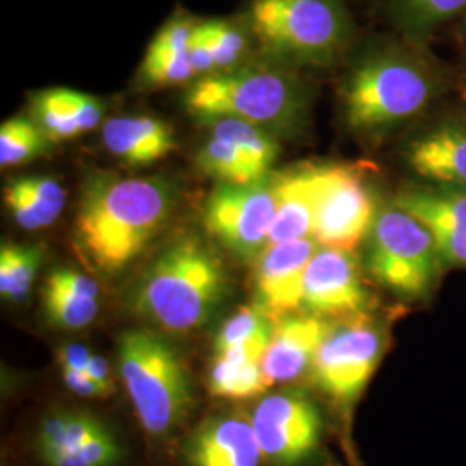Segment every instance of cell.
I'll use <instances>...</instances> for the list:
<instances>
[{
    "label": "cell",
    "mask_w": 466,
    "mask_h": 466,
    "mask_svg": "<svg viewBox=\"0 0 466 466\" xmlns=\"http://www.w3.org/2000/svg\"><path fill=\"white\" fill-rule=\"evenodd\" d=\"M208 382L209 392L223 400H249L273 385L263 370V363L235 365L221 356L215 358Z\"/></svg>",
    "instance_id": "obj_24"
},
{
    "label": "cell",
    "mask_w": 466,
    "mask_h": 466,
    "mask_svg": "<svg viewBox=\"0 0 466 466\" xmlns=\"http://www.w3.org/2000/svg\"><path fill=\"white\" fill-rule=\"evenodd\" d=\"M185 466H267L252 421L242 413L208 418L185 439Z\"/></svg>",
    "instance_id": "obj_15"
},
{
    "label": "cell",
    "mask_w": 466,
    "mask_h": 466,
    "mask_svg": "<svg viewBox=\"0 0 466 466\" xmlns=\"http://www.w3.org/2000/svg\"><path fill=\"white\" fill-rule=\"evenodd\" d=\"M209 134L230 142L259 178H267L268 169L277 161L280 146L268 130L242 119L221 117L206 123Z\"/></svg>",
    "instance_id": "obj_21"
},
{
    "label": "cell",
    "mask_w": 466,
    "mask_h": 466,
    "mask_svg": "<svg viewBox=\"0 0 466 466\" xmlns=\"http://www.w3.org/2000/svg\"><path fill=\"white\" fill-rule=\"evenodd\" d=\"M35 121L50 142H63L80 137L76 117V90L49 88L35 94L32 99Z\"/></svg>",
    "instance_id": "obj_23"
},
{
    "label": "cell",
    "mask_w": 466,
    "mask_h": 466,
    "mask_svg": "<svg viewBox=\"0 0 466 466\" xmlns=\"http://www.w3.org/2000/svg\"><path fill=\"white\" fill-rule=\"evenodd\" d=\"M90 358H92V352L86 350L84 344H78V342H71L57 350V361L61 365V370L86 371Z\"/></svg>",
    "instance_id": "obj_36"
},
{
    "label": "cell",
    "mask_w": 466,
    "mask_h": 466,
    "mask_svg": "<svg viewBox=\"0 0 466 466\" xmlns=\"http://www.w3.org/2000/svg\"><path fill=\"white\" fill-rule=\"evenodd\" d=\"M52 282L63 285L67 290H71L73 294L85 298V299H97L99 298V285L90 279L88 275L69 269V268H59L54 269L47 277Z\"/></svg>",
    "instance_id": "obj_34"
},
{
    "label": "cell",
    "mask_w": 466,
    "mask_h": 466,
    "mask_svg": "<svg viewBox=\"0 0 466 466\" xmlns=\"http://www.w3.org/2000/svg\"><path fill=\"white\" fill-rule=\"evenodd\" d=\"M188 61L194 69L196 76H209L217 73L215 66V56L209 44V36L206 32L204 23H198L188 44Z\"/></svg>",
    "instance_id": "obj_33"
},
{
    "label": "cell",
    "mask_w": 466,
    "mask_h": 466,
    "mask_svg": "<svg viewBox=\"0 0 466 466\" xmlns=\"http://www.w3.org/2000/svg\"><path fill=\"white\" fill-rule=\"evenodd\" d=\"M106 149L128 167H149L177 149L171 127L159 117H111L102 127Z\"/></svg>",
    "instance_id": "obj_19"
},
{
    "label": "cell",
    "mask_w": 466,
    "mask_h": 466,
    "mask_svg": "<svg viewBox=\"0 0 466 466\" xmlns=\"http://www.w3.org/2000/svg\"><path fill=\"white\" fill-rule=\"evenodd\" d=\"M86 373L90 375V379H92L94 382L99 385L100 389H102V392L106 394V398L113 394L115 383H113V379H111L109 365H107V361H106L104 358L92 354L90 363H88V367H86Z\"/></svg>",
    "instance_id": "obj_37"
},
{
    "label": "cell",
    "mask_w": 466,
    "mask_h": 466,
    "mask_svg": "<svg viewBox=\"0 0 466 466\" xmlns=\"http://www.w3.org/2000/svg\"><path fill=\"white\" fill-rule=\"evenodd\" d=\"M250 26L271 54L309 66L335 63L352 32L342 0H254Z\"/></svg>",
    "instance_id": "obj_6"
},
{
    "label": "cell",
    "mask_w": 466,
    "mask_h": 466,
    "mask_svg": "<svg viewBox=\"0 0 466 466\" xmlns=\"http://www.w3.org/2000/svg\"><path fill=\"white\" fill-rule=\"evenodd\" d=\"M277 211L275 177L248 185L219 184L204 208V227L242 259L259 258Z\"/></svg>",
    "instance_id": "obj_9"
},
{
    "label": "cell",
    "mask_w": 466,
    "mask_h": 466,
    "mask_svg": "<svg viewBox=\"0 0 466 466\" xmlns=\"http://www.w3.org/2000/svg\"><path fill=\"white\" fill-rule=\"evenodd\" d=\"M196 23L187 15L167 21L150 42L140 67L142 82L152 88L188 84L196 78L188 61V44Z\"/></svg>",
    "instance_id": "obj_20"
},
{
    "label": "cell",
    "mask_w": 466,
    "mask_h": 466,
    "mask_svg": "<svg viewBox=\"0 0 466 466\" xmlns=\"http://www.w3.org/2000/svg\"><path fill=\"white\" fill-rule=\"evenodd\" d=\"M63 380L71 392L80 398H106L97 383L90 379L86 371H73V370H61Z\"/></svg>",
    "instance_id": "obj_35"
},
{
    "label": "cell",
    "mask_w": 466,
    "mask_h": 466,
    "mask_svg": "<svg viewBox=\"0 0 466 466\" xmlns=\"http://www.w3.org/2000/svg\"><path fill=\"white\" fill-rule=\"evenodd\" d=\"M318 167H298L275 177L277 211L268 246L313 237L318 204Z\"/></svg>",
    "instance_id": "obj_18"
},
{
    "label": "cell",
    "mask_w": 466,
    "mask_h": 466,
    "mask_svg": "<svg viewBox=\"0 0 466 466\" xmlns=\"http://www.w3.org/2000/svg\"><path fill=\"white\" fill-rule=\"evenodd\" d=\"M173 206V187L163 178L90 177L75 218L76 240L97 269L116 273L165 228Z\"/></svg>",
    "instance_id": "obj_1"
},
{
    "label": "cell",
    "mask_w": 466,
    "mask_h": 466,
    "mask_svg": "<svg viewBox=\"0 0 466 466\" xmlns=\"http://www.w3.org/2000/svg\"><path fill=\"white\" fill-rule=\"evenodd\" d=\"M198 165L219 184L248 185L263 180L230 142L213 135L198 152Z\"/></svg>",
    "instance_id": "obj_27"
},
{
    "label": "cell",
    "mask_w": 466,
    "mask_h": 466,
    "mask_svg": "<svg viewBox=\"0 0 466 466\" xmlns=\"http://www.w3.org/2000/svg\"><path fill=\"white\" fill-rule=\"evenodd\" d=\"M444 82L423 46L371 50L350 69L342 88L346 121L358 134L389 132L421 115L442 94Z\"/></svg>",
    "instance_id": "obj_2"
},
{
    "label": "cell",
    "mask_w": 466,
    "mask_h": 466,
    "mask_svg": "<svg viewBox=\"0 0 466 466\" xmlns=\"http://www.w3.org/2000/svg\"><path fill=\"white\" fill-rule=\"evenodd\" d=\"M383 350L380 329L354 321L333 329L318 350L313 363L315 382L346 417L380 365Z\"/></svg>",
    "instance_id": "obj_10"
},
{
    "label": "cell",
    "mask_w": 466,
    "mask_h": 466,
    "mask_svg": "<svg viewBox=\"0 0 466 466\" xmlns=\"http://www.w3.org/2000/svg\"><path fill=\"white\" fill-rule=\"evenodd\" d=\"M117 360L142 431L154 439L177 432L194 404L190 375L177 350L159 333L137 329L121 333Z\"/></svg>",
    "instance_id": "obj_5"
},
{
    "label": "cell",
    "mask_w": 466,
    "mask_h": 466,
    "mask_svg": "<svg viewBox=\"0 0 466 466\" xmlns=\"http://www.w3.org/2000/svg\"><path fill=\"white\" fill-rule=\"evenodd\" d=\"M394 202L431 228L446 265L466 268V188L450 185L406 188Z\"/></svg>",
    "instance_id": "obj_14"
},
{
    "label": "cell",
    "mask_w": 466,
    "mask_h": 466,
    "mask_svg": "<svg viewBox=\"0 0 466 466\" xmlns=\"http://www.w3.org/2000/svg\"><path fill=\"white\" fill-rule=\"evenodd\" d=\"M308 86L290 69L235 67L200 78L185 94V107L202 123L242 119L265 130L299 128L309 113Z\"/></svg>",
    "instance_id": "obj_4"
},
{
    "label": "cell",
    "mask_w": 466,
    "mask_h": 466,
    "mask_svg": "<svg viewBox=\"0 0 466 466\" xmlns=\"http://www.w3.org/2000/svg\"><path fill=\"white\" fill-rule=\"evenodd\" d=\"M410 167L433 185L466 188V125L446 121L408 146Z\"/></svg>",
    "instance_id": "obj_17"
},
{
    "label": "cell",
    "mask_w": 466,
    "mask_h": 466,
    "mask_svg": "<svg viewBox=\"0 0 466 466\" xmlns=\"http://www.w3.org/2000/svg\"><path fill=\"white\" fill-rule=\"evenodd\" d=\"M370 292L352 252L321 248L304 280L302 308L319 318L360 317L370 308Z\"/></svg>",
    "instance_id": "obj_12"
},
{
    "label": "cell",
    "mask_w": 466,
    "mask_h": 466,
    "mask_svg": "<svg viewBox=\"0 0 466 466\" xmlns=\"http://www.w3.org/2000/svg\"><path fill=\"white\" fill-rule=\"evenodd\" d=\"M273 319L261 309V306L240 308L235 315L228 318L215 339V352L223 354L238 344H244L252 339L269 335L273 332Z\"/></svg>",
    "instance_id": "obj_29"
},
{
    "label": "cell",
    "mask_w": 466,
    "mask_h": 466,
    "mask_svg": "<svg viewBox=\"0 0 466 466\" xmlns=\"http://www.w3.org/2000/svg\"><path fill=\"white\" fill-rule=\"evenodd\" d=\"M49 144L36 121L26 116L11 117L0 127V167L25 165L46 154Z\"/></svg>",
    "instance_id": "obj_26"
},
{
    "label": "cell",
    "mask_w": 466,
    "mask_h": 466,
    "mask_svg": "<svg viewBox=\"0 0 466 466\" xmlns=\"http://www.w3.org/2000/svg\"><path fill=\"white\" fill-rule=\"evenodd\" d=\"M333 327L315 315H289L273 323L263 370L273 383L292 382L313 368L318 350Z\"/></svg>",
    "instance_id": "obj_16"
},
{
    "label": "cell",
    "mask_w": 466,
    "mask_h": 466,
    "mask_svg": "<svg viewBox=\"0 0 466 466\" xmlns=\"http://www.w3.org/2000/svg\"><path fill=\"white\" fill-rule=\"evenodd\" d=\"M250 421L267 466H319L329 461L325 423L308 398L292 392L267 396L252 410Z\"/></svg>",
    "instance_id": "obj_8"
},
{
    "label": "cell",
    "mask_w": 466,
    "mask_h": 466,
    "mask_svg": "<svg viewBox=\"0 0 466 466\" xmlns=\"http://www.w3.org/2000/svg\"><path fill=\"white\" fill-rule=\"evenodd\" d=\"M42 265L38 246L4 244L0 249V292L5 299L23 304L28 299L32 283Z\"/></svg>",
    "instance_id": "obj_25"
},
{
    "label": "cell",
    "mask_w": 466,
    "mask_h": 466,
    "mask_svg": "<svg viewBox=\"0 0 466 466\" xmlns=\"http://www.w3.org/2000/svg\"><path fill=\"white\" fill-rule=\"evenodd\" d=\"M319 244L315 237L290 240L263 250L256 263V294L261 309L273 321L302 308L306 271Z\"/></svg>",
    "instance_id": "obj_13"
},
{
    "label": "cell",
    "mask_w": 466,
    "mask_h": 466,
    "mask_svg": "<svg viewBox=\"0 0 466 466\" xmlns=\"http://www.w3.org/2000/svg\"><path fill=\"white\" fill-rule=\"evenodd\" d=\"M227 296V273L199 238L185 237L163 250L132 290L130 308L169 333L204 327Z\"/></svg>",
    "instance_id": "obj_3"
},
{
    "label": "cell",
    "mask_w": 466,
    "mask_h": 466,
    "mask_svg": "<svg viewBox=\"0 0 466 466\" xmlns=\"http://www.w3.org/2000/svg\"><path fill=\"white\" fill-rule=\"evenodd\" d=\"M44 298V309L49 323L59 329L66 330H78L90 325L97 313L99 302L97 299H85L71 290L65 289L59 283L46 280V287L42 290Z\"/></svg>",
    "instance_id": "obj_28"
},
{
    "label": "cell",
    "mask_w": 466,
    "mask_h": 466,
    "mask_svg": "<svg viewBox=\"0 0 466 466\" xmlns=\"http://www.w3.org/2000/svg\"><path fill=\"white\" fill-rule=\"evenodd\" d=\"M4 200L17 225L30 232L47 228L61 215L59 211L52 209L49 206L34 199L30 194H26L16 184V180L5 185Z\"/></svg>",
    "instance_id": "obj_31"
},
{
    "label": "cell",
    "mask_w": 466,
    "mask_h": 466,
    "mask_svg": "<svg viewBox=\"0 0 466 466\" xmlns=\"http://www.w3.org/2000/svg\"><path fill=\"white\" fill-rule=\"evenodd\" d=\"M402 32L417 46L454 17L466 13V0H394Z\"/></svg>",
    "instance_id": "obj_22"
},
{
    "label": "cell",
    "mask_w": 466,
    "mask_h": 466,
    "mask_svg": "<svg viewBox=\"0 0 466 466\" xmlns=\"http://www.w3.org/2000/svg\"><path fill=\"white\" fill-rule=\"evenodd\" d=\"M463 40L466 42V19H465V25H463Z\"/></svg>",
    "instance_id": "obj_38"
},
{
    "label": "cell",
    "mask_w": 466,
    "mask_h": 466,
    "mask_svg": "<svg viewBox=\"0 0 466 466\" xmlns=\"http://www.w3.org/2000/svg\"><path fill=\"white\" fill-rule=\"evenodd\" d=\"M16 184L34 199L49 206L52 209L59 213L65 209L66 190L57 180L50 177H21L16 178Z\"/></svg>",
    "instance_id": "obj_32"
},
{
    "label": "cell",
    "mask_w": 466,
    "mask_h": 466,
    "mask_svg": "<svg viewBox=\"0 0 466 466\" xmlns=\"http://www.w3.org/2000/svg\"><path fill=\"white\" fill-rule=\"evenodd\" d=\"M377 206L356 167H318L315 233L329 249L354 252L371 230Z\"/></svg>",
    "instance_id": "obj_11"
},
{
    "label": "cell",
    "mask_w": 466,
    "mask_h": 466,
    "mask_svg": "<svg viewBox=\"0 0 466 466\" xmlns=\"http://www.w3.org/2000/svg\"><path fill=\"white\" fill-rule=\"evenodd\" d=\"M215 56L217 73L232 71L248 50V36L232 21H204Z\"/></svg>",
    "instance_id": "obj_30"
},
{
    "label": "cell",
    "mask_w": 466,
    "mask_h": 466,
    "mask_svg": "<svg viewBox=\"0 0 466 466\" xmlns=\"http://www.w3.org/2000/svg\"><path fill=\"white\" fill-rule=\"evenodd\" d=\"M444 259L431 228L396 202L377 209L368 233V269L404 299L427 298L441 279Z\"/></svg>",
    "instance_id": "obj_7"
}]
</instances>
